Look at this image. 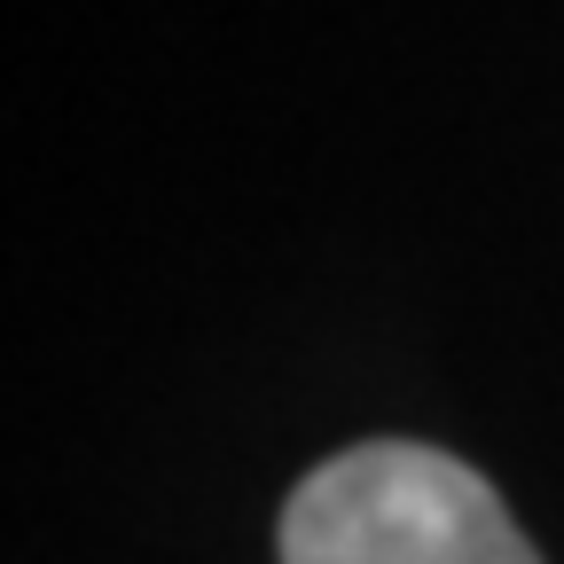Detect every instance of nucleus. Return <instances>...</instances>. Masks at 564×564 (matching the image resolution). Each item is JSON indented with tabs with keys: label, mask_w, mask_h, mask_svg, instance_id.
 Segmentation results:
<instances>
[{
	"label": "nucleus",
	"mask_w": 564,
	"mask_h": 564,
	"mask_svg": "<svg viewBox=\"0 0 564 564\" xmlns=\"http://www.w3.org/2000/svg\"><path fill=\"white\" fill-rule=\"evenodd\" d=\"M274 549L282 564H541L502 494L423 440H361L314 463Z\"/></svg>",
	"instance_id": "obj_1"
}]
</instances>
